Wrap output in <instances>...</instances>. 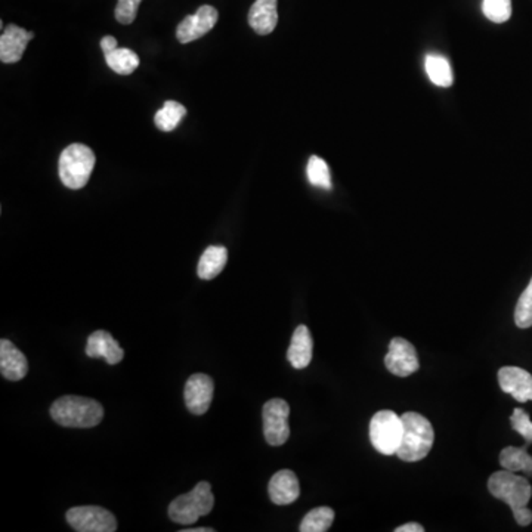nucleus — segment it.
Wrapping results in <instances>:
<instances>
[{"mask_svg":"<svg viewBox=\"0 0 532 532\" xmlns=\"http://www.w3.org/2000/svg\"><path fill=\"white\" fill-rule=\"evenodd\" d=\"M488 490L491 495L511 506L516 522L520 527H528L531 524L532 511L528 509V502L532 497V486L527 477L504 469L491 475Z\"/></svg>","mask_w":532,"mask_h":532,"instance_id":"nucleus-1","label":"nucleus"},{"mask_svg":"<svg viewBox=\"0 0 532 532\" xmlns=\"http://www.w3.org/2000/svg\"><path fill=\"white\" fill-rule=\"evenodd\" d=\"M51 418H54V422L64 427L89 429L101 423L104 409L98 401L92 398L65 395L52 404Z\"/></svg>","mask_w":532,"mask_h":532,"instance_id":"nucleus-2","label":"nucleus"},{"mask_svg":"<svg viewBox=\"0 0 532 532\" xmlns=\"http://www.w3.org/2000/svg\"><path fill=\"white\" fill-rule=\"evenodd\" d=\"M401 418L404 425V434L396 456L409 463L423 460L434 447V426L422 414L413 411L402 414Z\"/></svg>","mask_w":532,"mask_h":532,"instance_id":"nucleus-3","label":"nucleus"},{"mask_svg":"<svg viewBox=\"0 0 532 532\" xmlns=\"http://www.w3.org/2000/svg\"><path fill=\"white\" fill-rule=\"evenodd\" d=\"M95 162L94 151L88 145H70L61 153L58 165L61 182L70 190H81L92 175Z\"/></svg>","mask_w":532,"mask_h":532,"instance_id":"nucleus-4","label":"nucleus"},{"mask_svg":"<svg viewBox=\"0 0 532 532\" xmlns=\"http://www.w3.org/2000/svg\"><path fill=\"white\" fill-rule=\"evenodd\" d=\"M215 506L212 486L200 482L188 494L175 498L169 506V518L181 525H194L201 516L209 515Z\"/></svg>","mask_w":532,"mask_h":532,"instance_id":"nucleus-5","label":"nucleus"},{"mask_svg":"<svg viewBox=\"0 0 532 532\" xmlns=\"http://www.w3.org/2000/svg\"><path fill=\"white\" fill-rule=\"evenodd\" d=\"M404 434L402 418L391 410L376 413L370 422V439L376 452L384 456H396Z\"/></svg>","mask_w":532,"mask_h":532,"instance_id":"nucleus-6","label":"nucleus"},{"mask_svg":"<svg viewBox=\"0 0 532 532\" xmlns=\"http://www.w3.org/2000/svg\"><path fill=\"white\" fill-rule=\"evenodd\" d=\"M67 522L77 532H114L117 520L111 511L98 506L72 507L67 511Z\"/></svg>","mask_w":532,"mask_h":532,"instance_id":"nucleus-7","label":"nucleus"},{"mask_svg":"<svg viewBox=\"0 0 532 532\" xmlns=\"http://www.w3.org/2000/svg\"><path fill=\"white\" fill-rule=\"evenodd\" d=\"M290 405L284 400L274 398L264 405V435L266 443L273 447H280L287 443L290 436Z\"/></svg>","mask_w":532,"mask_h":532,"instance_id":"nucleus-8","label":"nucleus"},{"mask_svg":"<svg viewBox=\"0 0 532 532\" xmlns=\"http://www.w3.org/2000/svg\"><path fill=\"white\" fill-rule=\"evenodd\" d=\"M384 366L398 377H407L416 373L420 364L413 343L402 337H393L389 343L388 355L384 357Z\"/></svg>","mask_w":532,"mask_h":532,"instance_id":"nucleus-9","label":"nucleus"},{"mask_svg":"<svg viewBox=\"0 0 532 532\" xmlns=\"http://www.w3.org/2000/svg\"><path fill=\"white\" fill-rule=\"evenodd\" d=\"M219 13L210 4H203L197 9L196 13L183 18L176 29V38L181 43L194 42L197 38L207 35L213 27L216 26Z\"/></svg>","mask_w":532,"mask_h":532,"instance_id":"nucleus-10","label":"nucleus"},{"mask_svg":"<svg viewBox=\"0 0 532 532\" xmlns=\"http://www.w3.org/2000/svg\"><path fill=\"white\" fill-rule=\"evenodd\" d=\"M213 392H215V384L209 376L201 375V373L192 375L188 379L183 392L187 409L196 416L207 413L212 404Z\"/></svg>","mask_w":532,"mask_h":532,"instance_id":"nucleus-11","label":"nucleus"},{"mask_svg":"<svg viewBox=\"0 0 532 532\" xmlns=\"http://www.w3.org/2000/svg\"><path fill=\"white\" fill-rule=\"evenodd\" d=\"M498 384L504 393L519 402L532 401V376L519 367H502L498 371Z\"/></svg>","mask_w":532,"mask_h":532,"instance_id":"nucleus-12","label":"nucleus"},{"mask_svg":"<svg viewBox=\"0 0 532 532\" xmlns=\"http://www.w3.org/2000/svg\"><path fill=\"white\" fill-rule=\"evenodd\" d=\"M33 38H35V33L24 30V29L15 26V24H9L4 29V35L0 38V60H2V63L15 64V63L21 60L27 45L30 43Z\"/></svg>","mask_w":532,"mask_h":532,"instance_id":"nucleus-13","label":"nucleus"},{"mask_svg":"<svg viewBox=\"0 0 532 532\" xmlns=\"http://www.w3.org/2000/svg\"><path fill=\"white\" fill-rule=\"evenodd\" d=\"M0 373L11 382L24 379L29 373L26 355L6 339L0 342Z\"/></svg>","mask_w":532,"mask_h":532,"instance_id":"nucleus-14","label":"nucleus"},{"mask_svg":"<svg viewBox=\"0 0 532 532\" xmlns=\"http://www.w3.org/2000/svg\"><path fill=\"white\" fill-rule=\"evenodd\" d=\"M271 502L277 506H287L298 500L300 495L298 477L291 470H280L274 475L268 486Z\"/></svg>","mask_w":532,"mask_h":532,"instance_id":"nucleus-15","label":"nucleus"},{"mask_svg":"<svg viewBox=\"0 0 532 532\" xmlns=\"http://www.w3.org/2000/svg\"><path fill=\"white\" fill-rule=\"evenodd\" d=\"M86 355L89 358H104L110 366H115L123 359L124 350L110 333L98 330L88 337Z\"/></svg>","mask_w":532,"mask_h":532,"instance_id":"nucleus-16","label":"nucleus"},{"mask_svg":"<svg viewBox=\"0 0 532 532\" xmlns=\"http://www.w3.org/2000/svg\"><path fill=\"white\" fill-rule=\"evenodd\" d=\"M278 0H255L249 11V24L260 36L271 35L278 24Z\"/></svg>","mask_w":532,"mask_h":532,"instance_id":"nucleus-17","label":"nucleus"},{"mask_svg":"<svg viewBox=\"0 0 532 532\" xmlns=\"http://www.w3.org/2000/svg\"><path fill=\"white\" fill-rule=\"evenodd\" d=\"M312 350H314V341H312L309 328L307 325H299L294 330L289 352H287L290 364L296 370L307 368L312 361Z\"/></svg>","mask_w":532,"mask_h":532,"instance_id":"nucleus-18","label":"nucleus"},{"mask_svg":"<svg viewBox=\"0 0 532 532\" xmlns=\"http://www.w3.org/2000/svg\"><path fill=\"white\" fill-rule=\"evenodd\" d=\"M228 250L224 246H210L206 249L198 262V277L201 280H213L225 268Z\"/></svg>","mask_w":532,"mask_h":532,"instance_id":"nucleus-19","label":"nucleus"},{"mask_svg":"<svg viewBox=\"0 0 532 532\" xmlns=\"http://www.w3.org/2000/svg\"><path fill=\"white\" fill-rule=\"evenodd\" d=\"M425 69L430 81L439 88H450L454 81L452 65L450 61L443 55L429 54L426 55Z\"/></svg>","mask_w":532,"mask_h":532,"instance_id":"nucleus-20","label":"nucleus"},{"mask_svg":"<svg viewBox=\"0 0 532 532\" xmlns=\"http://www.w3.org/2000/svg\"><path fill=\"white\" fill-rule=\"evenodd\" d=\"M104 56L106 65L122 76H129L139 67V56L128 47H115L114 51L106 52Z\"/></svg>","mask_w":532,"mask_h":532,"instance_id":"nucleus-21","label":"nucleus"},{"mask_svg":"<svg viewBox=\"0 0 532 532\" xmlns=\"http://www.w3.org/2000/svg\"><path fill=\"white\" fill-rule=\"evenodd\" d=\"M502 468L511 472H524L532 477V456L527 452V447H507L500 452Z\"/></svg>","mask_w":532,"mask_h":532,"instance_id":"nucleus-22","label":"nucleus"},{"mask_svg":"<svg viewBox=\"0 0 532 532\" xmlns=\"http://www.w3.org/2000/svg\"><path fill=\"white\" fill-rule=\"evenodd\" d=\"M185 115H187V108L182 104L176 103V101H166L165 106L157 111L154 122L162 132H172L178 128V124L182 122Z\"/></svg>","mask_w":532,"mask_h":532,"instance_id":"nucleus-23","label":"nucleus"},{"mask_svg":"<svg viewBox=\"0 0 532 532\" xmlns=\"http://www.w3.org/2000/svg\"><path fill=\"white\" fill-rule=\"evenodd\" d=\"M334 520V511L330 507H317L303 518L300 524L302 532H325L332 527Z\"/></svg>","mask_w":532,"mask_h":532,"instance_id":"nucleus-24","label":"nucleus"},{"mask_svg":"<svg viewBox=\"0 0 532 532\" xmlns=\"http://www.w3.org/2000/svg\"><path fill=\"white\" fill-rule=\"evenodd\" d=\"M307 175L314 187L332 190V176L327 163L318 156H312L308 162Z\"/></svg>","mask_w":532,"mask_h":532,"instance_id":"nucleus-25","label":"nucleus"},{"mask_svg":"<svg viewBox=\"0 0 532 532\" xmlns=\"http://www.w3.org/2000/svg\"><path fill=\"white\" fill-rule=\"evenodd\" d=\"M482 11L490 21L506 22L511 17V0H484Z\"/></svg>","mask_w":532,"mask_h":532,"instance_id":"nucleus-26","label":"nucleus"},{"mask_svg":"<svg viewBox=\"0 0 532 532\" xmlns=\"http://www.w3.org/2000/svg\"><path fill=\"white\" fill-rule=\"evenodd\" d=\"M515 323L519 328L532 327V278L516 303Z\"/></svg>","mask_w":532,"mask_h":532,"instance_id":"nucleus-27","label":"nucleus"},{"mask_svg":"<svg viewBox=\"0 0 532 532\" xmlns=\"http://www.w3.org/2000/svg\"><path fill=\"white\" fill-rule=\"evenodd\" d=\"M511 425L513 430L522 435L525 439V447L532 443V422L528 413H525L522 409H516L511 414Z\"/></svg>","mask_w":532,"mask_h":532,"instance_id":"nucleus-28","label":"nucleus"},{"mask_svg":"<svg viewBox=\"0 0 532 532\" xmlns=\"http://www.w3.org/2000/svg\"><path fill=\"white\" fill-rule=\"evenodd\" d=\"M142 0H117V6H115V20L120 24H132L138 15V9L141 4Z\"/></svg>","mask_w":532,"mask_h":532,"instance_id":"nucleus-29","label":"nucleus"},{"mask_svg":"<svg viewBox=\"0 0 532 532\" xmlns=\"http://www.w3.org/2000/svg\"><path fill=\"white\" fill-rule=\"evenodd\" d=\"M115 47L119 46H117V40H115V38H113V36H106V38H103V40H101V49H103L104 54L114 51Z\"/></svg>","mask_w":532,"mask_h":532,"instance_id":"nucleus-30","label":"nucleus"},{"mask_svg":"<svg viewBox=\"0 0 532 532\" xmlns=\"http://www.w3.org/2000/svg\"><path fill=\"white\" fill-rule=\"evenodd\" d=\"M425 528H423L422 525L416 524V522H411V524H405L402 527H398L395 529V532H423Z\"/></svg>","mask_w":532,"mask_h":532,"instance_id":"nucleus-31","label":"nucleus"},{"mask_svg":"<svg viewBox=\"0 0 532 532\" xmlns=\"http://www.w3.org/2000/svg\"><path fill=\"white\" fill-rule=\"evenodd\" d=\"M182 532H213L212 528H191L182 529Z\"/></svg>","mask_w":532,"mask_h":532,"instance_id":"nucleus-32","label":"nucleus"}]
</instances>
